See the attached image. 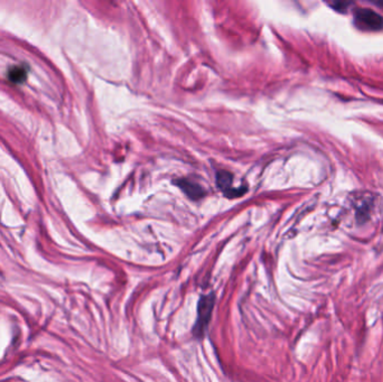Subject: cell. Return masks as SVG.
Returning <instances> with one entry per match:
<instances>
[{
    "label": "cell",
    "instance_id": "1",
    "mask_svg": "<svg viewBox=\"0 0 383 382\" xmlns=\"http://www.w3.org/2000/svg\"><path fill=\"white\" fill-rule=\"evenodd\" d=\"M213 307H215V295H205V296H202L200 298L198 320H196L195 327L193 329L195 337H202L205 333L210 320H211Z\"/></svg>",
    "mask_w": 383,
    "mask_h": 382
},
{
    "label": "cell",
    "instance_id": "2",
    "mask_svg": "<svg viewBox=\"0 0 383 382\" xmlns=\"http://www.w3.org/2000/svg\"><path fill=\"white\" fill-rule=\"evenodd\" d=\"M357 28L365 32H378L383 28V18L372 9H359L355 11Z\"/></svg>",
    "mask_w": 383,
    "mask_h": 382
},
{
    "label": "cell",
    "instance_id": "3",
    "mask_svg": "<svg viewBox=\"0 0 383 382\" xmlns=\"http://www.w3.org/2000/svg\"><path fill=\"white\" fill-rule=\"evenodd\" d=\"M27 75H28V72H27V67L25 65H16V67L9 69L7 77L11 82L21 84L27 80Z\"/></svg>",
    "mask_w": 383,
    "mask_h": 382
},
{
    "label": "cell",
    "instance_id": "4",
    "mask_svg": "<svg viewBox=\"0 0 383 382\" xmlns=\"http://www.w3.org/2000/svg\"><path fill=\"white\" fill-rule=\"evenodd\" d=\"M180 185L183 191L188 194L192 199H198V197H202L201 186L196 185V184L190 183V182L188 181L180 182Z\"/></svg>",
    "mask_w": 383,
    "mask_h": 382
},
{
    "label": "cell",
    "instance_id": "5",
    "mask_svg": "<svg viewBox=\"0 0 383 382\" xmlns=\"http://www.w3.org/2000/svg\"><path fill=\"white\" fill-rule=\"evenodd\" d=\"M231 183H232V178L229 173L220 172L217 174V185L227 195H230L231 190H232L231 189Z\"/></svg>",
    "mask_w": 383,
    "mask_h": 382
}]
</instances>
